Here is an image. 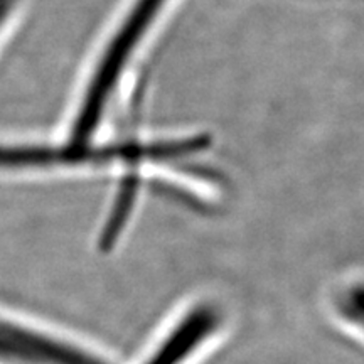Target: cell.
Instances as JSON below:
<instances>
[{
    "instance_id": "1",
    "label": "cell",
    "mask_w": 364,
    "mask_h": 364,
    "mask_svg": "<svg viewBox=\"0 0 364 364\" xmlns=\"http://www.w3.org/2000/svg\"><path fill=\"white\" fill-rule=\"evenodd\" d=\"M164 0H136L124 24L113 36L112 44L100 59L98 70L85 91V100L73 125V145H85L91 132L98 127L105 105L110 100L132 51L152 24Z\"/></svg>"
},
{
    "instance_id": "2",
    "label": "cell",
    "mask_w": 364,
    "mask_h": 364,
    "mask_svg": "<svg viewBox=\"0 0 364 364\" xmlns=\"http://www.w3.org/2000/svg\"><path fill=\"white\" fill-rule=\"evenodd\" d=\"M0 364H112L102 353L43 326L0 314Z\"/></svg>"
},
{
    "instance_id": "3",
    "label": "cell",
    "mask_w": 364,
    "mask_h": 364,
    "mask_svg": "<svg viewBox=\"0 0 364 364\" xmlns=\"http://www.w3.org/2000/svg\"><path fill=\"white\" fill-rule=\"evenodd\" d=\"M225 326V314L213 300L191 304L136 364H189Z\"/></svg>"
},
{
    "instance_id": "4",
    "label": "cell",
    "mask_w": 364,
    "mask_h": 364,
    "mask_svg": "<svg viewBox=\"0 0 364 364\" xmlns=\"http://www.w3.org/2000/svg\"><path fill=\"white\" fill-rule=\"evenodd\" d=\"M115 156L135 159H161V144L149 147L122 149H90L86 145L68 147H0V169H31V167H51L59 164H83L91 161H108Z\"/></svg>"
},
{
    "instance_id": "5",
    "label": "cell",
    "mask_w": 364,
    "mask_h": 364,
    "mask_svg": "<svg viewBox=\"0 0 364 364\" xmlns=\"http://www.w3.org/2000/svg\"><path fill=\"white\" fill-rule=\"evenodd\" d=\"M334 309L346 322L364 331V284L346 287L334 297Z\"/></svg>"
},
{
    "instance_id": "6",
    "label": "cell",
    "mask_w": 364,
    "mask_h": 364,
    "mask_svg": "<svg viewBox=\"0 0 364 364\" xmlns=\"http://www.w3.org/2000/svg\"><path fill=\"white\" fill-rule=\"evenodd\" d=\"M16 0H0V27L7 21L9 14L12 11V6Z\"/></svg>"
}]
</instances>
